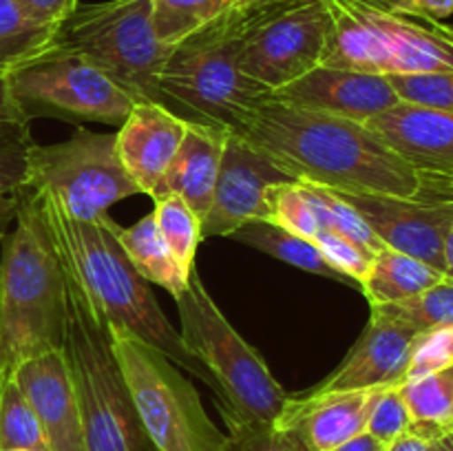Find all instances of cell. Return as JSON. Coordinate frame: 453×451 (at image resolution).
Segmentation results:
<instances>
[{"label":"cell","instance_id":"obj_15","mask_svg":"<svg viewBox=\"0 0 453 451\" xmlns=\"http://www.w3.org/2000/svg\"><path fill=\"white\" fill-rule=\"evenodd\" d=\"M367 126L401 155L429 188H451L453 195V113L398 102L367 119Z\"/></svg>","mask_w":453,"mask_h":451},{"label":"cell","instance_id":"obj_37","mask_svg":"<svg viewBox=\"0 0 453 451\" xmlns=\"http://www.w3.org/2000/svg\"><path fill=\"white\" fill-rule=\"evenodd\" d=\"M230 451H308L303 442L277 424L230 429Z\"/></svg>","mask_w":453,"mask_h":451},{"label":"cell","instance_id":"obj_33","mask_svg":"<svg viewBox=\"0 0 453 451\" xmlns=\"http://www.w3.org/2000/svg\"><path fill=\"white\" fill-rule=\"evenodd\" d=\"M388 80L403 102L453 113V71L388 75Z\"/></svg>","mask_w":453,"mask_h":451},{"label":"cell","instance_id":"obj_46","mask_svg":"<svg viewBox=\"0 0 453 451\" xmlns=\"http://www.w3.org/2000/svg\"><path fill=\"white\" fill-rule=\"evenodd\" d=\"M445 277L453 279V226L447 234V243H445Z\"/></svg>","mask_w":453,"mask_h":451},{"label":"cell","instance_id":"obj_38","mask_svg":"<svg viewBox=\"0 0 453 451\" xmlns=\"http://www.w3.org/2000/svg\"><path fill=\"white\" fill-rule=\"evenodd\" d=\"M34 140H0V193H20L29 186V150Z\"/></svg>","mask_w":453,"mask_h":451},{"label":"cell","instance_id":"obj_32","mask_svg":"<svg viewBox=\"0 0 453 451\" xmlns=\"http://www.w3.org/2000/svg\"><path fill=\"white\" fill-rule=\"evenodd\" d=\"M265 210H268L265 221H273L299 237L314 239V234L321 230V221L299 181H281L270 186L265 193Z\"/></svg>","mask_w":453,"mask_h":451},{"label":"cell","instance_id":"obj_31","mask_svg":"<svg viewBox=\"0 0 453 451\" xmlns=\"http://www.w3.org/2000/svg\"><path fill=\"white\" fill-rule=\"evenodd\" d=\"M299 184L303 188V193L308 195L310 203H312L314 212H317L319 221H321V228H330L334 233H341L343 237L352 239V241L367 248L374 255L383 250L385 243L376 237L374 230L367 226V221L358 215L357 208L345 202L339 193H334L330 188H323V186L310 184V181H299Z\"/></svg>","mask_w":453,"mask_h":451},{"label":"cell","instance_id":"obj_19","mask_svg":"<svg viewBox=\"0 0 453 451\" xmlns=\"http://www.w3.org/2000/svg\"><path fill=\"white\" fill-rule=\"evenodd\" d=\"M186 133V119L159 102H135L119 131L115 150L140 193L153 195Z\"/></svg>","mask_w":453,"mask_h":451},{"label":"cell","instance_id":"obj_6","mask_svg":"<svg viewBox=\"0 0 453 451\" xmlns=\"http://www.w3.org/2000/svg\"><path fill=\"white\" fill-rule=\"evenodd\" d=\"M175 301L181 343L211 376L217 407L228 429L277 423L290 394L274 378L261 354L226 318L197 270H190L188 286Z\"/></svg>","mask_w":453,"mask_h":451},{"label":"cell","instance_id":"obj_44","mask_svg":"<svg viewBox=\"0 0 453 451\" xmlns=\"http://www.w3.org/2000/svg\"><path fill=\"white\" fill-rule=\"evenodd\" d=\"M434 442L425 440V438L416 436V433L407 432L403 436H398L396 440H392L389 445H385L383 451H432Z\"/></svg>","mask_w":453,"mask_h":451},{"label":"cell","instance_id":"obj_16","mask_svg":"<svg viewBox=\"0 0 453 451\" xmlns=\"http://www.w3.org/2000/svg\"><path fill=\"white\" fill-rule=\"evenodd\" d=\"M273 100L354 122H367L403 102L389 84L388 75L323 65L273 91Z\"/></svg>","mask_w":453,"mask_h":451},{"label":"cell","instance_id":"obj_1","mask_svg":"<svg viewBox=\"0 0 453 451\" xmlns=\"http://www.w3.org/2000/svg\"><path fill=\"white\" fill-rule=\"evenodd\" d=\"M234 133L295 181L349 195L427 197L425 177L365 122L299 109L270 96Z\"/></svg>","mask_w":453,"mask_h":451},{"label":"cell","instance_id":"obj_26","mask_svg":"<svg viewBox=\"0 0 453 451\" xmlns=\"http://www.w3.org/2000/svg\"><path fill=\"white\" fill-rule=\"evenodd\" d=\"M53 35L56 29L31 20L18 0H0V73L7 75L47 51Z\"/></svg>","mask_w":453,"mask_h":451},{"label":"cell","instance_id":"obj_14","mask_svg":"<svg viewBox=\"0 0 453 451\" xmlns=\"http://www.w3.org/2000/svg\"><path fill=\"white\" fill-rule=\"evenodd\" d=\"M281 181L295 180L239 133L228 131L211 210L202 221V237H230L248 221L265 219V193Z\"/></svg>","mask_w":453,"mask_h":451},{"label":"cell","instance_id":"obj_7","mask_svg":"<svg viewBox=\"0 0 453 451\" xmlns=\"http://www.w3.org/2000/svg\"><path fill=\"white\" fill-rule=\"evenodd\" d=\"M330 13L323 66L374 75L453 71V38L442 25L411 20L392 0H323Z\"/></svg>","mask_w":453,"mask_h":451},{"label":"cell","instance_id":"obj_25","mask_svg":"<svg viewBox=\"0 0 453 451\" xmlns=\"http://www.w3.org/2000/svg\"><path fill=\"white\" fill-rule=\"evenodd\" d=\"M411 414L410 432L429 442L453 436V363L401 385Z\"/></svg>","mask_w":453,"mask_h":451},{"label":"cell","instance_id":"obj_22","mask_svg":"<svg viewBox=\"0 0 453 451\" xmlns=\"http://www.w3.org/2000/svg\"><path fill=\"white\" fill-rule=\"evenodd\" d=\"M442 277L445 274L441 270L432 268L416 256L383 248L376 252L370 272L361 283V290L370 305L401 303V301L423 294Z\"/></svg>","mask_w":453,"mask_h":451},{"label":"cell","instance_id":"obj_36","mask_svg":"<svg viewBox=\"0 0 453 451\" xmlns=\"http://www.w3.org/2000/svg\"><path fill=\"white\" fill-rule=\"evenodd\" d=\"M453 363V327H441V330L425 332L418 336L411 354L410 370H407V380L420 378L432 371L442 370V367ZM405 380V383H407Z\"/></svg>","mask_w":453,"mask_h":451},{"label":"cell","instance_id":"obj_40","mask_svg":"<svg viewBox=\"0 0 453 451\" xmlns=\"http://www.w3.org/2000/svg\"><path fill=\"white\" fill-rule=\"evenodd\" d=\"M22 11L38 25L58 29L78 9V0H18Z\"/></svg>","mask_w":453,"mask_h":451},{"label":"cell","instance_id":"obj_50","mask_svg":"<svg viewBox=\"0 0 453 451\" xmlns=\"http://www.w3.org/2000/svg\"><path fill=\"white\" fill-rule=\"evenodd\" d=\"M13 451H27V449H13Z\"/></svg>","mask_w":453,"mask_h":451},{"label":"cell","instance_id":"obj_23","mask_svg":"<svg viewBox=\"0 0 453 451\" xmlns=\"http://www.w3.org/2000/svg\"><path fill=\"white\" fill-rule=\"evenodd\" d=\"M118 239L122 250L127 252L128 261L142 274V279H146L150 286H159L175 299L184 294L190 274H186L175 261V256L171 255L157 224H155L153 212L142 217L128 228L118 226Z\"/></svg>","mask_w":453,"mask_h":451},{"label":"cell","instance_id":"obj_45","mask_svg":"<svg viewBox=\"0 0 453 451\" xmlns=\"http://www.w3.org/2000/svg\"><path fill=\"white\" fill-rule=\"evenodd\" d=\"M385 445L383 442L376 440L374 436H370L367 432L358 433L357 438H352V440H348L345 445H341L339 449L334 451H383Z\"/></svg>","mask_w":453,"mask_h":451},{"label":"cell","instance_id":"obj_21","mask_svg":"<svg viewBox=\"0 0 453 451\" xmlns=\"http://www.w3.org/2000/svg\"><path fill=\"white\" fill-rule=\"evenodd\" d=\"M226 140H228V128L186 119L184 140L150 199L177 195L203 221L215 195Z\"/></svg>","mask_w":453,"mask_h":451},{"label":"cell","instance_id":"obj_48","mask_svg":"<svg viewBox=\"0 0 453 451\" xmlns=\"http://www.w3.org/2000/svg\"><path fill=\"white\" fill-rule=\"evenodd\" d=\"M4 380V370H3V356H0V385H3Z\"/></svg>","mask_w":453,"mask_h":451},{"label":"cell","instance_id":"obj_43","mask_svg":"<svg viewBox=\"0 0 453 451\" xmlns=\"http://www.w3.org/2000/svg\"><path fill=\"white\" fill-rule=\"evenodd\" d=\"M308 3V0H233L234 11H264V9H281L292 4Z\"/></svg>","mask_w":453,"mask_h":451},{"label":"cell","instance_id":"obj_13","mask_svg":"<svg viewBox=\"0 0 453 451\" xmlns=\"http://www.w3.org/2000/svg\"><path fill=\"white\" fill-rule=\"evenodd\" d=\"M339 195L357 208L385 248L416 256L445 274V243L453 226V197Z\"/></svg>","mask_w":453,"mask_h":451},{"label":"cell","instance_id":"obj_27","mask_svg":"<svg viewBox=\"0 0 453 451\" xmlns=\"http://www.w3.org/2000/svg\"><path fill=\"white\" fill-rule=\"evenodd\" d=\"M233 0H150L155 35L166 47H177L230 11Z\"/></svg>","mask_w":453,"mask_h":451},{"label":"cell","instance_id":"obj_30","mask_svg":"<svg viewBox=\"0 0 453 451\" xmlns=\"http://www.w3.org/2000/svg\"><path fill=\"white\" fill-rule=\"evenodd\" d=\"M153 217L166 241L168 250L175 256L180 268L186 274L195 270L197 246L202 241V219L195 215L193 208L177 195H162L153 199Z\"/></svg>","mask_w":453,"mask_h":451},{"label":"cell","instance_id":"obj_49","mask_svg":"<svg viewBox=\"0 0 453 451\" xmlns=\"http://www.w3.org/2000/svg\"><path fill=\"white\" fill-rule=\"evenodd\" d=\"M442 29H445V31H447V34H449V35H451V38H453V27H445V25H442Z\"/></svg>","mask_w":453,"mask_h":451},{"label":"cell","instance_id":"obj_5","mask_svg":"<svg viewBox=\"0 0 453 451\" xmlns=\"http://www.w3.org/2000/svg\"><path fill=\"white\" fill-rule=\"evenodd\" d=\"M268 11V9H264ZM264 11H226L202 31L173 47L159 71L162 104L177 106L180 118L239 131L243 119L273 91L239 69L246 31Z\"/></svg>","mask_w":453,"mask_h":451},{"label":"cell","instance_id":"obj_24","mask_svg":"<svg viewBox=\"0 0 453 451\" xmlns=\"http://www.w3.org/2000/svg\"><path fill=\"white\" fill-rule=\"evenodd\" d=\"M230 239H234V241L239 243H246V246L255 248V250L265 252V255L274 256V259L283 261V264L295 265V268L299 270H305V272H312L319 274V277L332 279V281L345 283V286L358 287L352 279L336 272V270L327 264L326 256L321 255V250H319L317 243H314L312 239L299 237V234L273 224V221H248L242 228L234 230V233L230 234Z\"/></svg>","mask_w":453,"mask_h":451},{"label":"cell","instance_id":"obj_17","mask_svg":"<svg viewBox=\"0 0 453 451\" xmlns=\"http://www.w3.org/2000/svg\"><path fill=\"white\" fill-rule=\"evenodd\" d=\"M420 332L370 312V323L339 367L312 392L401 387L407 380L414 345Z\"/></svg>","mask_w":453,"mask_h":451},{"label":"cell","instance_id":"obj_10","mask_svg":"<svg viewBox=\"0 0 453 451\" xmlns=\"http://www.w3.org/2000/svg\"><path fill=\"white\" fill-rule=\"evenodd\" d=\"M29 188L82 221H93L113 203L140 193L119 162L115 135L87 128L58 144L31 146Z\"/></svg>","mask_w":453,"mask_h":451},{"label":"cell","instance_id":"obj_39","mask_svg":"<svg viewBox=\"0 0 453 451\" xmlns=\"http://www.w3.org/2000/svg\"><path fill=\"white\" fill-rule=\"evenodd\" d=\"M0 140H34L31 119L12 96L4 73H0Z\"/></svg>","mask_w":453,"mask_h":451},{"label":"cell","instance_id":"obj_41","mask_svg":"<svg viewBox=\"0 0 453 451\" xmlns=\"http://www.w3.org/2000/svg\"><path fill=\"white\" fill-rule=\"evenodd\" d=\"M392 3L407 16L427 18L432 22L453 16V0H392Z\"/></svg>","mask_w":453,"mask_h":451},{"label":"cell","instance_id":"obj_4","mask_svg":"<svg viewBox=\"0 0 453 451\" xmlns=\"http://www.w3.org/2000/svg\"><path fill=\"white\" fill-rule=\"evenodd\" d=\"M65 287L62 352L78 396L84 451H155L115 358L104 314L66 270Z\"/></svg>","mask_w":453,"mask_h":451},{"label":"cell","instance_id":"obj_34","mask_svg":"<svg viewBox=\"0 0 453 451\" xmlns=\"http://www.w3.org/2000/svg\"><path fill=\"white\" fill-rule=\"evenodd\" d=\"M411 414L403 398L401 387H379L372 396L365 432L376 440L389 445L398 436L410 432Z\"/></svg>","mask_w":453,"mask_h":451},{"label":"cell","instance_id":"obj_51","mask_svg":"<svg viewBox=\"0 0 453 451\" xmlns=\"http://www.w3.org/2000/svg\"><path fill=\"white\" fill-rule=\"evenodd\" d=\"M451 197H453V195H451Z\"/></svg>","mask_w":453,"mask_h":451},{"label":"cell","instance_id":"obj_2","mask_svg":"<svg viewBox=\"0 0 453 451\" xmlns=\"http://www.w3.org/2000/svg\"><path fill=\"white\" fill-rule=\"evenodd\" d=\"M35 193V190H34ZM38 195L44 221L62 268L78 279L104 314L113 334L135 336L166 354L177 367L211 385L202 363L186 352L180 332L173 330L146 279L133 268L118 239V224L109 212L93 221L73 219L51 197Z\"/></svg>","mask_w":453,"mask_h":451},{"label":"cell","instance_id":"obj_18","mask_svg":"<svg viewBox=\"0 0 453 451\" xmlns=\"http://www.w3.org/2000/svg\"><path fill=\"white\" fill-rule=\"evenodd\" d=\"M12 378L34 407L51 451H84L78 396L62 348L22 361Z\"/></svg>","mask_w":453,"mask_h":451},{"label":"cell","instance_id":"obj_3","mask_svg":"<svg viewBox=\"0 0 453 451\" xmlns=\"http://www.w3.org/2000/svg\"><path fill=\"white\" fill-rule=\"evenodd\" d=\"M0 255V356L4 378L27 358L62 348L65 270L40 199L27 186Z\"/></svg>","mask_w":453,"mask_h":451},{"label":"cell","instance_id":"obj_42","mask_svg":"<svg viewBox=\"0 0 453 451\" xmlns=\"http://www.w3.org/2000/svg\"><path fill=\"white\" fill-rule=\"evenodd\" d=\"M20 193H0V239L7 234V228L13 224V219H16Z\"/></svg>","mask_w":453,"mask_h":451},{"label":"cell","instance_id":"obj_11","mask_svg":"<svg viewBox=\"0 0 453 451\" xmlns=\"http://www.w3.org/2000/svg\"><path fill=\"white\" fill-rule=\"evenodd\" d=\"M9 88L27 118L53 115L69 122L119 126L133 100L109 75L75 53L47 49L7 73Z\"/></svg>","mask_w":453,"mask_h":451},{"label":"cell","instance_id":"obj_8","mask_svg":"<svg viewBox=\"0 0 453 451\" xmlns=\"http://www.w3.org/2000/svg\"><path fill=\"white\" fill-rule=\"evenodd\" d=\"M49 49L84 57L135 102L162 104L157 80L173 47L155 35L150 0L78 4L56 29Z\"/></svg>","mask_w":453,"mask_h":451},{"label":"cell","instance_id":"obj_35","mask_svg":"<svg viewBox=\"0 0 453 451\" xmlns=\"http://www.w3.org/2000/svg\"><path fill=\"white\" fill-rule=\"evenodd\" d=\"M317 243V248L321 250V255L326 256L327 264L336 270V272L345 274L348 279H352L358 287H361L363 279L367 277L372 268V261H374V252H370L367 248L358 246L352 239L343 237L341 233H334L330 228H321L312 239Z\"/></svg>","mask_w":453,"mask_h":451},{"label":"cell","instance_id":"obj_9","mask_svg":"<svg viewBox=\"0 0 453 451\" xmlns=\"http://www.w3.org/2000/svg\"><path fill=\"white\" fill-rule=\"evenodd\" d=\"M113 352L155 451H230V436L166 354L127 334H113Z\"/></svg>","mask_w":453,"mask_h":451},{"label":"cell","instance_id":"obj_12","mask_svg":"<svg viewBox=\"0 0 453 451\" xmlns=\"http://www.w3.org/2000/svg\"><path fill=\"white\" fill-rule=\"evenodd\" d=\"M327 34L330 13L323 0L268 9L243 35L239 69L270 91H277L321 66Z\"/></svg>","mask_w":453,"mask_h":451},{"label":"cell","instance_id":"obj_29","mask_svg":"<svg viewBox=\"0 0 453 451\" xmlns=\"http://www.w3.org/2000/svg\"><path fill=\"white\" fill-rule=\"evenodd\" d=\"M51 451L34 407L12 376L0 385V451Z\"/></svg>","mask_w":453,"mask_h":451},{"label":"cell","instance_id":"obj_28","mask_svg":"<svg viewBox=\"0 0 453 451\" xmlns=\"http://www.w3.org/2000/svg\"><path fill=\"white\" fill-rule=\"evenodd\" d=\"M370 312L403 323L420 334L441 327H453V279L442 277L423 294L401 303L370 305Z\"/></svg>","mask_w":453,"mask_h":451},{"label":"cell","instance_id":"obj_20","mask_svg":"<svg viewBox=\"0 0 453 451\" xmlns=\"http://www.w3.org/2000/svg\"><path fill=\"white\" fill-rule=\"evenodd\" d=\"M374 389L305 392L288 398L277 427L290 429L308 451H334L365 432Z\"/></svg>","mask_w":453,"mask_h":451},{"label":"cell","instance_id":"obj_47","mask_svg":"<svg viewBox=\"0 0 453 451\" xmlns=\"http://www.w3.org/2000/svg\"><path fill=\"white\" fill-rule=\"evenodd\" d=\"M432 451H453V436L442 438V440L434 442Z\"/></svg>","mask_w":453,"mask_h":451}]
</instances>
